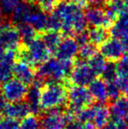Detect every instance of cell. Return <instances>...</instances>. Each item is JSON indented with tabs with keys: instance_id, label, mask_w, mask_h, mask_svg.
Returning <instances> with one entry per match:
<instances>
[{
	"instance_id": "d6a6232c",
	"label": "cell",
	"mask_w": 128,
	"mask_h": 129,
	"mask_svg": "<svg viewBox=\"0 0 128 129\" xmlns=\"http://www.w3.org/2000/svg\"><path fill=\"white\" fill-rule=\"evenodd\" d=\"M117 63L118 76H124L128 77V54H125Z\"/></svg>"
},
{
	"instance_id": "7a4b0ae2",
	"label": "cell",
	"mask_w": 128,
	"mask_h": 129,
	"mask_svg": "<svg viewBox=\"0 0 128 129\" xmlns=\"http://www.w3.org/2000/svg\"><path fill=\"white\" fill-rule=\"evenodd\" d=\"M73 65L72 61L49 58L39 66L32 83L42 87L48 83H63L69 77Z\"/></svg>"
},
{
	"instance_id": "4fadbf2b",
	"label": "cell",
	"mask_w": 128,
	"mask_h": 129,
	"mask_svg": "<svg viewBox=\"0 0 128 129\" xmlns=\"http://www.w3.org/2000/svg\"><path fill=\"white\" fill-rule=\"evenodd\" d=\"M110 34L112 38L121 41L125 51H128V12L111 23Z\"/></svg>"
},
{
	"instance_id": "ba28073f",
	"label": "cell",
	"mask_w": 128,
	"mask_h": 129,
	"mask_svg": "<svg viewBox=\"0 0 128 129\" xmlns=\"http://www.w3.org/2000/svg\"><path fill=\"white\" fill-rule=\"evenodd\" d=\"M96 77V74L91 70L87 61L79 59L76 62L74 63L68 78L73 85L86 87Z\"/></svg>"
},
{
	"instance_id": "83f0119b",
	"label": "cell",
	"mask_w": 128,
	"mask_h": 129,
	"mask_svg": "<svg viewBox=\"0 0 128 129\" xmlns=\"http://www.w3.org/2000/svg\"><path fill=\"white\" fill-rule=\"evenodd\" d=\"M97 54V46H95L94 44L89 42H86L84 44L81 45L79 47V51H78V55L79 58L81 60L83 61H88L91 57Z\"/></svg>"
},
{
	"instance_id": "4316f807",
	"label": "cell",
	"mask_w": 128,
	"mask_h": 129,
	"mask_svg": "<svg viewBox=\"0 0 128 129\" xmlns=\"http://www.w3.org/2000/svg\"><path fill=\"white\" fill-rule=\"evenodd\" d=\"M18 29H19L21 40H22V41L25 44L30 42V41L37 37L36 36L37 35V32L28 24H26V23L19 24L18 26Z\"/></svg>"
},
{
	"instance_id": "52a82bcc",
	"label": "cell",
	"mask_w": 128,
	"mask_h": 129,
	"mask_svg": "<svg viewBox=\"0 0 128 129\" xmlns=\"http://www.w3.org/2000/svg\"><path fill=\"white\" fill-rule=\"evenodd\" d=\"M28 85L19 81L17 78H11L6 83H3L1 95L9 103L25 101L28 91Z\"/></svg>"
},
{
	"instance_id": "d4e9b609",
	"label": "cell",
	"mask_w": 128,
	"mask_h": 129,
	"mask_svg": "<svg viewBox=\"0 0 128 129\" xmlns=\"http://www.w3.org/2000/svg\"><path fill=\"white\" fill-rule=\"evenodd\" d=\"M41 39L44 41L47 48L50 50V52L55 53V49L57 48L58 45L60 44L62 38L58 31L49 30L44 33V34H43V36L41 37Z\"/></svg>"
},
{
	"instance_id": "30bf717a",
	"label": "cell",
	"mask_w": 128,
	"mask_h": 129,
	"mask_svg": "<svg viewBox=\"0 0 128 129\" xmlns=\"http://www.w3.org/2000/svg\"><path fill=\"white\" fill-rule=\"evenodd\" d=\"M21 37L18 27L12 25L3 26L0 31V45L6 50H18L20 48Z\"/></svg>"
},
{
	"instance_id": "8fae6325",
	"label": "cell",
	"mask_w": 128,
	"mask_h": 129,
	"mask_svg": "<svg viewBox=\"0 0 128 129\" xmlns=\"http://www.w3.org/2000/svg\"><path fill=\"white\" fill-rule=\"evenodd\" d=\"M125 52L121 41L114 38L108 39L100 46V54L109 61H118Z\"/></svg>"
},
{
	"instance_id": "e575fe53",
	"label": "cell",
	"mask_w": 128,
	"mask_h": 129,
	"mask_svg": "<svg viewBox=\"0 0 128 129\" xmlns=\"http://www.w3.org/2000/svg\"><path fill=\"white\" fill-rule=\"evenodd\" d=\"M19 122L16 119L4 117L0 119V129H19Z\"/></svg>"
},
{
	"instance_id": "9a60e30c",
	"label": "cell",
	"mask_w": 128,
	"mask_h": 129,
	"mask_svg": "<svg viewBox=\"0 0 128 129\" xmlns=\"http://www.w3.org/2000/svg\"><path fill=\"white\" fill-rule=\"evenodd\" d=\"M36 76V70L33 66L23 61H15L13 65V77L19 81L31 85Z\"/></svg>"
},
{
	"instance_id": "1f68e13d",
	"label": "cell",
	"mask_w": 128,
	"mask_h": 129,
	"mask_svg": "<svg viewBox=\"0 0 128 129\" xmlns=\"http://www.w3.org/2000/svg\"><path fill=\"white\" fill-rule=\"evenodd\" d=\"M38 6L43 12H50L57 6L61 0H34Z\"/></svg>"
},
{
	"instance_id": "5bb4252c",
	"label": "cell",
	"mask_w": 128,
	"mask_h": 129,
	"mask_svg": "<svg viewBox=\"0 0 128 129\" xmlns=\"http://www.w3.org/2000/svg\"><path fill=\"white\" fill-rule=\"evenodd\" d=\"M25 23L30 25L37 33H45L47 31H49L48 16L40 9L32 8Z\"/></svg>"
},
{
	"instance_id": "ffe728a7",
	"label": "cell",
	"mask_w": 128,
	"mask_h": 129,
	"mask_svg": "<svg viewBox=\"0 0 128 129\" xmlns=\"http://www.w3.org/2000/svg\"><path fill=\"white\" fill-rule=\"evenodd\" d=\"M94 113L91 124L96 129H100L110 120V110L109 107L106 106L105 104L97 103L92 105Z\"/></svg>"
},
{
	"instance_id": "6da1fadb",
	"label": "cell",
	"mask_w": 128,
	"mask_h": 129,
	"mask_svg": "<svg viewBox=\"0 0 128 129\" xmlns=\"http://www.w3.org/2000/svg\"><path fill=\"white\" fill-rule=\"evenodd\" d=\"M48 19L49 30L62 31L68 36L83 32L87 26L84 11L81 5L69 1L60 2Z\"/></svg>"
},
{
	"instance_id": "8d00e7d4",
	"label": "cell",
	"mask_w": 128,
	"mask_h": 129,
	"mask_svg": "<svg viewBox=\"0 0 128 129\" xmlns=\"http://www.w3.org/2000/svg\"><path fill=\"white\" fill-rule=\"evenodd\" d=\"M9 102L3 97L2 95H0V119L5 117V112H6L7 106H8Z\"/></svg>"
},
{
	"instance_id": "d590c367",
	"label": "cell",
	"mask_w": 128,
	"mask_h": 129,
	"mask_svg": "<svg viewBox=\"0 0 128 129\" xmlns=\"http://www.w3.org/2000/svg\"><path fill=\"white\" fill-rule=\"evenodd\" d=\"M66 129H96L95 126L91 123H82L77 119L70 121L67 126Z\"/></svg>"
},
{
	"instance_id": "7bdbcfd3",
	"label": "cell",
	"mask_w": 128,
	"mask_h": 129,
	"mask_svg": "<svg viewBox=\"0 0 128 129\" xmlns=\"http://www.w3.org/2000/svg\"><path fill=\"white\" fill-rule=\"evenodd\" d=\"M2 27H3V24H2V22H1V20H0V31H1V29H2Z\"/></svg>"
},
{
	"instance_id": "b9f144b4",
	"label": "cell",
	"mask_w": 128,
	"mask_h": 129,
	"mask_svg": "<svg viewBox=\"0 0 128 129\" xmlns=\"http://www.w3.org/2000/svg\"><path fill=\"white\" fill-rule=\"evenodd\" d=\"M99 1L102 2V3H110V2H112L114 0H99Z\"/></svg>"
},
{
	"instance_id": "603a6c76",
	"label": "cell",
	"mask_w": 128,
	"mask_h": 129,
	"mask_svg": "<svg viewBox=\"0 0 128 129\" xmlns=\"http://www.w3.org/2000/svg\"><path fill=\"white\" fill-rule=\"evenodd\" d=\"M89 41L95 46H101L109 39V33L105 27H92L88 32Z\"/></svg>"
},
{
	"instance_id": "5b68a950",
	"label": "cell",
	"mask_w": 128,
	"mask_h": 129,
	"mask_svg": "<svg viewBox=\"0 0 128 129\" xmlns=\"http://www.w3.org/2000/svg\"><path fill=\"white\" fill-rule=\"evenodd\" d=\"M61 108L46 111L39 116L40 126L42 129H64L70 121L75 119V115L71 112Z\"/></svg>"
},
{
	"instance_id": "3957f363",
	"label": "cell",
	"mask_w": 128,
	"mask_h": 129,
	"mask_svg": "<svg viewBox=\"0 0 128 129\" xmlns=\"http://www.w3.org/2000/svg\"><path fill=\"white\" fill-rule=\"evenodd\" d=\"M68 88L63 83H48L40 88L39 107L41 112L61 108L67 105Z\"/></svg>"
},
{
	"instance_id": "74e56055",
	"label": "cell",
	"mask_w": 128,
	"mask_h": 129,
	"mask_svg": "<svg viewBox=\"0 0 128 129\" xmlns=\"http://www.w3.org/2000/svg\"><path fill=\"white\" fill-rule=\"evenodd\" d=\"M69 2H72V3H75V4H77L79 5H87V4H90V2L91 0H68Z\"/></svg>"
},
{
	"instance_id": "ac0fdd59",
	"label": "cell",
	"mask_w": 128,
	"mask_h": 129,
	"mask_svg": "<svg viewBox=\"0 0 128 129\" xmlns=\"http://www.w3.org/2000/svg\"><path fill=\"white\" fill-rule=\"evenodd\" d=\"M89 90L94 101L97 103L105 104L108 102L107 83L102 78H95L89 85Z\"/></svg>"
},
{
	"instance_id": "2e32d148",
	"label": "cell",
	"mask_w": 128,
	"mask_h": 129,
	"mask_svg": "<svg viewBox=\"0 0 128 129\" xmlns=\"http://www.w3.org/2000/svg\"><path fill=\"white\" fill-rule=\"evenodd\" d=\"M18 50H7L0 60V83H5L13 77V65L17 59Z\"/></svg>"
},
{
	"instance_id": "ee69618b",
	"label": "cell",
	"mask_w": 128,
	"mask_h": 129,
	"mask_svg": "<svg viewBox=\"0 0 128 129\" xmlns=\"http://www.w3.org/2000/svg\"><path fill=\"white\" fill-rule=\"evenodd\" d=\"M123 1L125 2V5H126L127 6H128V0H123Z\"/></svg>"
},
{
	"instance_id": "7402d4cb",
	"label": "cell",
	"mask_w": 128,
	"mask_h": 129,
	"mask_svg": "<svg viewBox=\"0 0 128 129\" xmlns=\"http://www.w3.org/2000/svg\"><path fill=\"white\" fill-rule=\"evenodd\" d=\"M104 10L109 19L111 20V22H113L121 15L127 13L128 6L123 0H114L108 3V5Z\"/></svg>"
},
{
	"instance_id": "f546056e",
	"label": "cell",
	"mask_w": 128,
	"mask_h": 129,
	"mask_svg": "<svg viewBox=\"0 0 128 129\" xmlns=\"http://www.w3.org/2000/svg\"><path fill=\"white\" fill-rule=\"evenodd\" d=\"M118 77V71H117V63L115 61H107L104 71L101 74V78L106 82H114L116 77Z\"/></svg>"
},
{
	"instance_id": "f1b7e54d",
	"label": "cell",
	"mask_w": 128,
	"mask_h": 129,
	"mask_svg": "<svg viewBox=\"0 0 128 129\" xmlns=\"http://www.w3.org/2000/svg\"><path fill=\"white\" fill-rule=\"evenodd\" d=\"M40 120L39 116L30 113L28 116L21 120L19 123V129H40Z\"/></svg>"
},
{
	"instance_id": "836d02e7",
	"label": "cell",
	"mask_w": 128,
	"mask_h": 129,
	"mask_svg": "<svg viewBox=\"0 0 128 129\" xmlns=\"http://www.w3.org/2000/svg\"><path fill=\"white\" fill-rule=\"evenodd\" d=\"M5 14H12L22 0H0Z\"/></svg>"
},
{
	"instance_id": "ab89813d",
	"label": "cell",
	"mask_w": 128,
	"mask_h": 129,
	"mask_svg": "<svg viewBox=\"0 0 128 129\" xmlns=\"http://www.w3.org/2000/svg\"><path fill=\"white\" fill-rule=\"evenodd\" d=\"M6 51L7 50L5 49L2 45H0V60H2L4 58V56H5V54H6Z\"/></svg>"
},
{
	"instance_id": "484cf974",
	"label": "cell",
	"mask_w": 128,
	"mask_h": 129,
	"mask_svg": "<svg viewBox=\"0 0 128 129\" xmlns=\"http://www.w3.org/2000/svg\"><path fill=\"white\" fill-rule=\"evenodd\" d=\"M107 60L101 54H96L93 57L88 60L87 62L97 77V76H101L102 72L104 71V68H105L106 64H107Z\"/></svg>"
},
{
	"instance_id": "7c38bea8",
	"label": "cell",
	"mask_w": 128,
	"mask_h": 129,
	"mask_svg": "<svg viewBox=\"0 0 128 129\" xmlns=\"http://www.w3.org/2000/svg\"><path fill=\"white\" fill-rule=\"evenodd\" d=\"M79 44L76 40L71 36L62 38L60 44L55 49V54L58 59L73 61L77 55L79 51Z\"/></svg>"
},
{
	"instance_id": "44dd1931",
	"label": "cell",
	"mask_w": 128,
	"mask_h": 129,
	"mask_svg": "<svg viewBox=\"0 0 128 129\" xmlns=\"http://www.w3.org/2000/svg\"><path fill=\"white\" fill-rule=\"evenodd\" d=\"M41 87L32 83L28 87V91L26 97V103L29 107L30 113L34 115L39 116L41 112L40 107H39V93H40Z\"/></svg>"
},
{
	"instance_id": "60d3db41",
	"label": "cell",
	"mask_w": 128,
	"mask_h": 129,
	"mask_svg": "<svg viewBox=\"0 0 128 129\" xmlns=\"http://www.w3.org/2000/svg\"><path fill=\"white\" fill-rule=\"evenodd\" d=\"M4 15H5V12H4L3 6H2V4H1V2H0V18H2Z\"/></svg>"
},
{
	"instance_id": "9c48e42d",
	"label": "cell",
	"mask_w": 128,
	"mask_h": 129,
	"mask_svg": "<svg viewBox=\"0 0 128 129\" xmlns=\"http://www.w3.org/2000/svg\"><path fill=\"white\" fill-rule=\"evenodd\" d=\"M90 6L84 12L87 24L92 27H107L111 26V20L106 14L104 9L101 7L99 4H90Z\"/></svg>"
},
{
	"instance_id": "4dcf8cb0",
	"label": "cell",
	"mask_w": 128,
	"mask_h": 129,
	"mask_svg": "<svg viewBox=\"0 0 128 129\" xmlns=\"http://www.w3.org/2000/svg\"><path fill=\"white\" fill-rule=\"evenodd\" d=\"M122 95L121 90L118 89L117 84L114 82L107 83V96H108V102L110 104L113 103L118 99Z\"/></svg>"
},
{
	"instance_id": "8992f818",
	"label": "cell",
	"mask_w": 128,
	"mask_h": 129,
	"mask_svg": "<svg viewBox=\"0 0 128 129\" xmlns=\"http://www.w3.org/2000/svg\"><path fill=\"white\" fill-rule=\"evenodd\" d=\"M93 103L94 99L87 87L73 85L68 89L67 110L73 112L74 115L78 111L92 105Z\"/></svg>"
},
{
	"instance_id": "cb8c5ba5",
	"label": "cell",
	"mask_w": 128,
	"mask_h": 129,
	"mask_svg": "<svg viewBox=\"0 0 128 129\" xmlns=\"http://www.w3.org/2000/svg\"><path fill=\"white\" fill-rule=\"evenodd\" d=\"M32 10V7L31 6L28 2H21L19 5L15 8V10L12 12V19L18 25L23 24L26 22V19L29 13Z\"/></svg>"
},
{
	"instance_id": "f35d334b",
	"label": "cell",
	"mask_w": 128,
	"mask_h": 129,
	"mask_svg": "<svg viewBox=\"0 0 128 129\" xmlns=\"http://www.w3.org/2000/svg\"><path fill=\"white\" fill-rule=\"evenodd\" d=\"M100 129H117V127H116V125H115L114 122H112V121H109L107 124H105Z\"/></svg>"
},
{
	"instance_id": "e0dca14e",
	"label": "cell",
	"mask_w": 128,
	"mask_h": 129,
	"mask_svg": "<svg viewBox=\"0 0 128 129\" xmlns=\"http://www.w3.org/2000/svg\"><path fill=\"white\" fill-rule=\"evenodd\" d=\"M110 119L111 121L125 120L128 122V102L125 97L110 104Z\"/></svg>"
},
{
	"instance_id": "277c9868",
	"label": "cell",
	"mask_w": 128,
	"mask_h": 129,
	"mask_svg": "<svg viewBox=\"0 0 128 129\" xmlns=\"http://www.w3.org/2000/svg\"><path fill=\"white\" fill-rule=\"evenodd\" d=\"M50 50L47 48L42 39L36 37L30 42L19 48L17 51V58L31 64L32 66H39L50 58Z\"/></svg>"
},
{
	"instance_id": "d6986e66",
	"label": "cell",
	"mask_w": 128,
	"mask_h": 129,
	"mask_svg": "<svg viewBox=\"0 0 128 129\" xmlns=\"http://www.w3.org/2000/svg\"><path fill=\"white\" fill-rule=\"evenodd\" d=\"M30 114V110L26 101L9 103L5 112V117L13 119L16 120H22Z\"/></svg>"
}]
</instances>
